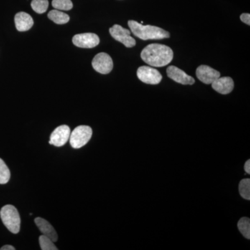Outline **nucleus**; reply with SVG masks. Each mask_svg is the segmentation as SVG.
I'll list each match as a JSON object with an SVG mask.
<instances>
[{
  "mask_svg": "<svg viewBox=\"0 0 250 250\" xmlns=\"http://www.w3.org/2000/svg\"><path fill=\"white\" fill-rule=\"evenodd\" d=\"M39 244L42 250H57L58 248L54 244V242L48 237L42 235L39 237Z\"/></svg>",
  "mask_w": 250,
  "mask_h": 250,
  "instance_id": "obj_21",
  "label": "nucleus"
},
{
  "mask_svg": "<svg viewBox=\"0 0 250 250\" xmlns=\"http://www.w3.org/2000/svg\"><path fill=\"white\" fill-rule=\"evenodd\" d=\"M173 51L168 46L161 44H150L141 52L143 62L152 67H164L173 59Z\"/></svg>",
  "mask_w": 250,
  "mask_h": 250,
  "instance_id": "obj_1",
  "label": "nucleus"
},
{
  "mask_svg": "<svg viewBox=\"0 0 250 250\" xmlns=\"http://www.w3.org/2000/svg\"><path fill=\"white\" fill-rule=\"evenodd\" d=\"M196 76L205 84H211L220 77V73L208 65H202L197 68Z\"/></svg>",
  "mask_w": 250,
  "mask_h": 250,
  "instance_id": "obj_11",
  "label": "nucleus"
},
{
  "mask_svg": "<svg viewBox=\"0 0 250 250\" xmlns=\"http://www.w3.org/2000/svg\"><path fill=\"white\" fill-rule=\"evenodd\" d=\"M212 88L220 94L227 95L231 93L234 88V82L231 77H225L217 79L211 83Z\"/></svg>",
  "mask_w": 250,
  "mask_h": 250,
  "instance_id": "obj_12",
  "label": "nucleus"
},
{
  "mask_svg": "<svg viewBox=\"0 0 250 250\" xmlns=\"http://www.w3.org/2000/svg\"><path fill=\"white\" fill-rule=\"evenodd\" d=\"M93 130L88 126L81 125L72 131L70 136V143L72 147L80 149L86 145L91 139Z\"/></svg>",
  "mask_w": 250,
  "mask_h": 250,
  "instance_id": "obj_4",
  "label": "nucleus"
},
{
  "mask_svg": "<svg viewBox=\"0 0 250 250\" xmlns=\"http://www.w3.org/2000/svg\"><path fill=\"white\" fill-rule=\"evenodd\" d=\"M128 25L133 34L141 40H160L170 37L168 31L155 26L143 25L134 21H129Z\"/></svg>",
  "mask_w": 250,
  "mask_h": 250,
  "instance_id": "obj_2",
  "label": "nucleus"
},
{
  "mask_svg": "<svg viewBox=\"0 0 250 250\" xmlns=\"http://www.w3.org/2000/svg\"><path fill=\"white\" fill-rule=\"evenodd\" d=\"M238 228L240 232L243 234V236L247 239L250 240V220L248 218H242L238 221Z\"/></svg>",
  "mask_w": 250,
  "mask_h": 250,
  "instance_id": "obj_17",
  "label": "nucleus"
},
{
  "mask_svg": "<svg viewBox=\"0 0 250 250\" xmlns=\"http://www.w3.org/2000/svg\"><path fill=\"white\" fill-rule=\"evenodd\" d=\"M239 192L241 196L246 200H250V179H245L239 184Z\"/></svg>",
  "mask_w": 250,
  "mask_h": 250,
  "instance_id": "obj_18",
  "label": "nucleus"
},
{
  "mask_svg": "<svg viewBox=\"0 0 250 250\" xmlns=\"http://www.w3.org/2000/svg\"><path fill=\"white\" fill-rule=\"evenodd\" d=\"M15 24L18 31H27L34 25V21L30 15L25 12H20L15 16Z\"/></svg>",
  "mask_w": 250,
  "mask_h": 250,
  "instance_id": "obj_14",
  "label": "nucleus"
},
{
  "mask_svg": "<svg viewBox=\"0 0 250 250\" xmlns=\"http://www.w3.org/2000/svg\"><path fill=\"white\" fill-rule=\"evenodd\" d=\"M0 217L5 227L13 233H19L21 218L17 208L13 205H6L0 210Z\"/></svg>",
  "mask_w": 250,
  "mask_h": 250,
  "instance_id": "obj_3",
  "label": "nucleus"
},
{
  "mask_svg": "<svg viewBox=\"0 0 250 250\" xmlns=\"http://www.w3.org/2000/svg\"><path fill=\"white\" fill-rule=\"evenodd\" d=\"M35 223L42 235L48 237L53 242L57 241L58 235H57L52 225L49 222L43 218H36Z\"/></svg>",
  "mask_w": 250,
  "mask_h": 250,
  "instance_id": "obj_13",
  "label": "nucleus"
},
{
  "mask_svg": "<svg viewBox=\"0 0 250 250\" xmlns=\"http://www.w3.org/2000/svg\"><path fill=\"white\" fill-rule=\"evenodd\" d=\"M70 134L71 131L67 125H61L51 134L49 144L56 147H62L70 139Z\"/></svg>",
  "mask_w": 250,
  "mask_h": 250,
  "instance_id": "obj_9",
  "label": "nucleus"
},
{
  "mask_svg": "<svg viewBox=\"0 0 250 250\" xmlns=\"http://www.w3.org/2000/svg\"><path fill=\"white\" fill-rule=\"evenodd\" d=\"M0 250H15L14 247L9 246V245H7V246H3L2 248H0Z\"/></svg>",
  "mask_w": 250,
  "mask_h": 250,
  "instance_id": "obj_24",
  "label": "nucleus"
},
{
  "mask_svg": "<svg viewBox=\"0 0 250 250\" xmlns=\"http://www.w3.org/2000/svg\"><path fill=\"white\" fill-rule=\"evenodd\" d=\"M110 34L112 37L122 42L126 47H133L136 45V40L131 36V31L129 29H125L119 25L115 24L109 29Z\"/></svg>",
  "mask_w": 250,
  "mask_h": 250,
  "instance_id": "obj_5",
  "label": "nucleus"
},
{
  "mask_svg": "<svg viewBox=\"0 0 250 250\" xmlns=\"http://www.w3.org/2000/svg\"><path fill=\"white\" fill-rule=\"evenodd\" d=\"M47 16H48L49 20L53 21L57 24H66L70 21V17H69L68 15L57 9L49 11Z\"/></svg>",
  "mask_w": 250,
  "mask_h": 250,
  "instance_id": "obj_15",
  "label": "nucleus"
},
{
  "mask_svg": "<svg viewBox=\"0 0 250 250\" xmlns=\"http://www.w3.org/2000/svg\"><path fill=\"white\" fill-rule=\"evenodd\" d=\"M31 6L37 14H42L48 9L49 1L48 0H32Z\"/></svg>",
  "mask_w": 250,
  "mask_h": 250,
  "instance_id": "obj_16",
  "label": "nucleus"
},
{
  "mask_svg": "<svg viewBox=\"0 0 250 250\" xmlns=\"http://www.w3.org/2000/svg\"><path fill=\"white\" fill-rule=\"evenodd\" d=\"M94 70L103 75L109 73L113 70V62L111 57L104 52L99 53L94 57L92 62Z\"/></svg>",
  "mask_w": 250,
  "mask_h": 250,
  "instance_id": "obj_6",
  "label": "nucleus"
},
{
  "mask_svg": "<svg viewBox=\"0 0 250 250\" xmlns=\"http://www.w3.org/2000/svg\"><path fill=\"white\" fill-rule=\"evenodd\" d=\"M52 4L54 9L62 11H69L73 7L71 0H53Z\"/></svg>",
  "mask_w": 250,
  "mask_h": 250,
  "instance_id": "obj_20",
  "label": "nucleus"
},
{
  "mask_svg": "<svg viewBox=\"0 0 250 250\" xmlns=\"http://www.w3.org/2000/svg\"><path fill=\"white\" fill-rule=\"evenodd\" d=\"M242 22L246 23L248 25H250V14H243L241 16Z\"/></svg>",
  "mask_w": 250,
  "mask_h": 250,
  "instance_id": "obj_22",
  "label": "nucleus"
},
{
  "mask_svg": "<svg viewBox=\"0 0 250 250\" xmlns=\"http://www.w3.org/2000/svg\"><path fill=\"white\" fill-rule=\"evenodd\" d=\"M245 170H246V173L248 174H250V160L246 161V164L244 166Z\"/></svg>",
  "mask_w": 250,
  "mask_h": 250,
  "instance_id": "obj_23",
  "label": "nucleus"
},
{
  "mask_svg": "<svg viewBox=\"0 0 250 250\" xmlns=\"http://www.w3.org/2000/svg\"><path fill=\"white\" fill-rule=\"evenodd\" d=\"M11 177V172L9 167L2 159H0V184H5L9 182Z\"/></svg>",
  "mask_w": 250,
  "mask_h": 250,
  "instance_id": "obj_19",
  "label": "nucleus"
},
{
  "mask_svg": "<svg viewBox=\"0 0 250 250\" xmlns=\"http://www.w3.org/2000/svg\"><path fill=\"white\" fill-rule=\"evenodd\" d=\"M137 77L141 82L147 84H159L162 80L160 72L149 66L140 67L137 70Z\"/></svg>",
  "mask_w": 250,
  "mask_h": 250,
  "instance_id": "obj_7",
  "label": "nucleus"
},
{
  "mask_svg": "<svg viewBox=\"0 0 250 250\" xmlns=\"http://www.w3.org/2000/svg\"><path fill=\"white\" fill-rule=\"evenodd\" d=\"M72 42L81 48H93L100 43V38L93 33L77 34L72 38Z\"/></svg>",
  "mask_w": 250,
  "mask_h": 250,
  "instance_id": "obj_8",
  "label": "nucleus"
},
{
  "mask_svg": "<svg viewBox=\"0 0 250 250\" xmlns=\"http://www.w3.org/2000/svg\"><path fill=\"white\" fill-rule=\"evenodd\" d=\"M167 75L171 80L183 85H192L195 83L193 77L189 76L177 67L170 65L167 68Z\"/></svg>",
  "mask_w": 250,
  "mask_h": 250,
  "instance_id": "obj_10",
  "label": "nucleus"
}]
</instances>
